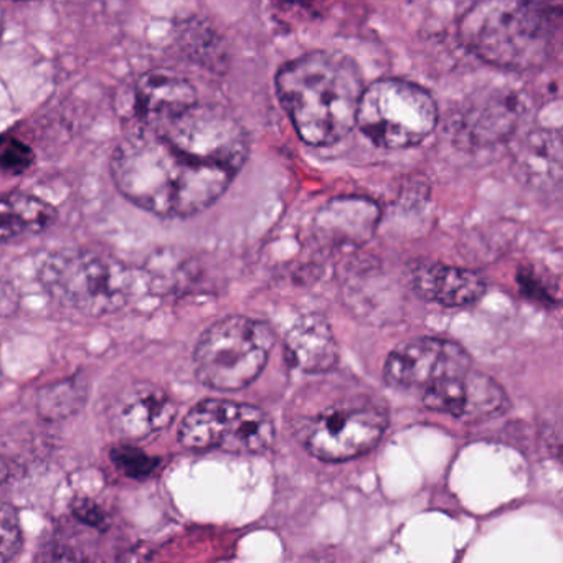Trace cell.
I'll use <instances>...</instances> for the list:
<instances>
[{
    "label": "cell",
    "instance_id": "7402d4cb",
    "mask_svg": "<svg viewBox=\"0 0 563 563\" xmlns=\"http://www.w3.org/2000/svg\"><path fill=\"white\" fill-rule=\"evenodd\" d=\"M536 279H530L529 273H526V275H520V285H522V289L530 288V285H536ZM537 286H539V283H537ZM533 291H536L532 292L533 298L549 299V296H547L542 289L536 288V286H533Z\"/></svg>",
    "mask_w": 563,
    "mask_h": 563
},
{
    "label": "cell",
    "instance_id": "5bb4252c",
    "mask_svg": "<svg viewBox=\"0 0 563 563\" xmlns=\"http://www.w3.org/2000/svg\"><path fill=\"white\" fill-rule=\"evenodd\" d=\"M285 355L289 364L308 374L331 371L338 364L339 347L329 322L321 314L299 319L286 335Z\"/></svg>",
    "mask_w": 563,
    "mask_h": 563
},
{
    "label": "cell",
    "instance_id": "44dd1931",
    "mask_svg": "<svg viewBox=\"0 0 563 563\" xmlns=\"http://www.w3.org/2000/svg\"><path fill=\"white\" fill-rule=\"evenodd\" d=\"M540 15L547 19L550 24H559L562 19L563 0H527Z\"/></svg>",
    "mask_w": 563,
    "mask_h": 563
},
{
    "label": "cell",
    "instance_id": "7a4b0ae2",
    "mask_svg": "<svg viewBox=\"0 0 563 563\" xmlns=\"http://www.w3.org/2000/svg\"><path fill=\"white\" fill-rule=\"evenodd\" d=\"M362 91L361 70L341 54L302 55L276 75L279 101L309 146H332L354 130Z\"/></svg>",
    "mask_w": 563,
    "mask_h": 563
},
{
    "label": "cell",
    "instance_id": "277c9868",
    "mask_svg": "<svg viewBox=\"0 0 563 563\" xmlns=\"http://www.w3.org/2000/svg\"><path fill=\"white\" fill-rule=\"evenodd\" d=\"M273 344L275 334L266 322L245 316L223 318L197 342V378L216 390H242L265 371Z\"/></svg>",
    "mask_w": 563,
    "mask_h": 563
},
{
    "label": "cell",
    "instance_id": "7c38bea8",
    "mask_svg": "<svg viewBox=\"0 0 563 563\" xmlns=\"http://www.w3.org/2000/svg\"><path fill=\"white\" fill-rule=\"evenodd\" d=\"M199 103L197 91L186 78L166 70L141 75L131 93V124L169 120Z\"/></svg>",
    "mask_w": 563,
    "mask_h": 563
},
{
    "label": "cell",
    "instance_id": "e0dca14e",
    "mask_svg": "<svg viewBox=\"0 0 563 563\" xmlns=\"http://www.w3.org/2000/svg\"><path fill=\"white\" fill-rule=\"evenodd\" d=\"M81 404V390L74 382L54 385L41 394V410L48 417H65L77 410Z\"/></svg>",
    "mask_w": 563,
    "mask_h": 563
},
{
    "label": "cell",
    "instance_id": "9a60e30c",
    "mask_svg": "<svg viewBox=\"0 0 563 563\" xmlns=\"http://www.w3.org/2000/svg\"><path fill=\"white\" fill-rule=\"evenodd\" d=\"M378 207L368 199L342 197L324 207L318 217V227L335 242H364L377 225Z\"/></svg>",
    "mask_w": 563,
    "mask_h": 563
},
{
    "label": "cell",
    "instance_id": "8fae6325",
    "mask_svg": "<svg viewBox=\"0 0 563 563\" xmlns=\"http://www.w3.org/2000/svg\"><path fill=\"white\" fill-rule=\"evenodd\" d=\"M177 407L164 388L136 382L123 390L111 411L114 431L128 440H143L173 423Z\"/></svg>",
    "mask_w": 563,
    "mask_h": 563
},
{
    "label": "cell",
    "instance_id": "8992f818",
    "mask_svg": "<svg viewBox=\"0 0 563 563\" xmlns=\"http://www.w3.org/2000/svg\"><path fill=\"white\" fill-rule=\"evenodd\" d=\"M438 124V107L424 88L385 78L362 91L357 126L375 146L407 150L423 143Z\"/></svg>",
    "mask_w": 563,
    "mask_h": 563
},
{
    "label": "cell",
    "instance_id": "cb8c5ba5",
    "mask_svg": "<svg viewBox=\"0 0 563 563\" xmlns=\"http://www.w3.org/2000/svg\"><path fill=\"white\" fill-rule=\"evenodd\" d=\"M291 4H306V2H311V0H288Z\"/></svg>",
    "mask_w": 563,
    "mask_h": 563
},
{
    "label": "cell",
    "instance_id": "9c48e42d",
    "mask_svg": "<svg viewBox=\"0 0 563 563\" xmlns=\"http://www.w3.org/2000/svg\"><path fill=\"white\" fill-rule=\"evenodd\" d=\"M471 357L463 345L448 339H411L395 347L385 362L384 377L391 387L424 390L448 375L470 371Z\"/></svg>",
    "mask_w": 563,
    "mask_h": 563
},
{
    "label": "cell",
    "instance_id": "3957f363",
    "mask_svg": "<svg viewBox=\"0 0 563 563\" xmlns=\"http://www.w3.org/2000/svg\"><path fill=\"white\" fill-rule=\"evenodd\" d=\"M553 27L527 0H479L461 19L460 37L486 64L523 71L549 60Z\"/></svg>",
    "mask_w": 563,
    "mask_h": 563
},
{
    "label": "cell",
    "instance_id": "52a82bcc",
    "mask_svg": "<svg viewBox=\"0 0 563 563\" xmlns=\"http://www.w3.org/2000/svg\"><path fill=\"white\" fill-rule=\"evenodd\" d=\"M179 441L196 451L265 453L275 441V424L262 408L209 398L186 415L180 423Z\"/></svg>",
    "mask_w": 563,
    "mask_h": 563
},
{
    "label": "cell",
    "instance_id": "ba28073f",
    "mask_svg": "<svg viewBox=\"0 0 563 563\" xmlns=\"http://www.w3.org/2000/svg\"><path fill=\"white\" fill-rule=\"evenodd\" d=\"M388 428V413L375 404H341L296 420L302 446L322 461H347L371 451Z\"/></svg>",
    "mask_w": 563,
    "mask_h": 563
},
{
    "label": "cell",
    "instance_id": "ffe728a7",
    "mask_svg": "<svg viewBox=\"0 0 563 563\" xmlns=\"http://www.w3.org/2000/svg\"><path fill=\"white\" fill-rule=\"evenodd\" d=\"M111 460L123 473L131 477H143L153 473L157 460L147 456L143 451L131 446H120L111 453Z\"/></svg>",
    "mask_w": 563,
    "mask_h": 563
},
{
    "label": "cell",
    "instance_id": "5b68a950",
    "mask_svg": "<svg viewBox=\"0 0 563 563\" xmlns=\"http://www.w3.org/2000/svg\"><path fill=\"white\" fill-rule=\"evenodd\" d=\"M42 279L57 301L87 316L123 309L133 283L120 260L93 250L57 253L45 263Z\"/></svg>",
    "mask_w": 563,
    "mask_h": 563
},
{
    "label": "cell",
    "instance_id": "ac0fdd59",
    "mask_svg": "<svg viewBox=\"0 0 563 563\" xmlns=\"http://www.w3.org/2000/svg\"><path fill=\"white\" fill-rule=\"evenodd\" d=\"M34 151L24 141L15 136H0V170L21 176L27 173L34 164Z\"/></svg>",
    "mask_w": 563,
    "mask_h": 563
},
{
    "label": "cell",
    "instance_id": "6da1fadb",
    "mask_svg": "<svg viewBox=\"0 0 563 563\" xmlns=\"http://www.w3.org/2000/svg\"><path fill=\"white\" fill-rule=\"evenodd\" d=\"M246 159L242 124L223 108L196 103L159 123L131 124L111 157V174L134 206L186 219L212 207Z\"/></svg>",
    "mask_w": 563,
    "mask_h": 563
},
{
    "label": "cell",
    "instance_id": "4fadbf2b",
    "mask_svg": "<svg viewBox=\"0 0 563 563\" xmlns=\"http://www.w3.org/2000/svg\"><path fill=\"white\" fill-rule=\"evenodd\" d=\"M413 289L424 301L446 308H463L479 301L486 292V283L471 269L443 263H423L411 275Z\"/></svg>",
    "mask_w": 563,
    "mask_h": 563
},
{
    "label": "cell",
    "instance_id": "d4e9b609",
    "mask_svg": "<svg viewBox=\"0 0 563 563\" xmlns=\"http://www.w3.org/2000/svg\"><path fill=\"white\" fill-rule=\"evenodd\" d=\"M19 2H25V0H19Z\"/></svg>",
    "mask_w": 563,
    "mask_h": 563
},
{
    "label": "cell",
    "instance_id": "30bf717a",
    "mask_svg": "<svg viewBox=\"0 0 563 563\" xmlns=\"http://www.w3.org/2000/svg\"><path fill=\"white\" fill-rule=\"evenodd\" d=\"M423 404L430 410L467 423L499 417L510 407L506 390L489 375L473 371V367L428 385L423 390Z\"/></svg>",
    "mask_w": 563,
    "mask_h": 563
},
{
    "label": "cell",
    "instance_id": "2e32d148",
    "mask_svg": "<svg viewBox=\"0 0 563 563\" xmlns=\"http://www.w3.org/2000/svg\"><path fill=\"white\" fill-rule=\"evenodd\" d=\"M57 220L51 203L27 194L0 196V242L37 235Z\"/></svg>",
    "mask_w": 563,
    "mask_h": 563
},
{
    "label": "cell",
    "instance_id": "603a6c76",
    "mask_svg": "<svg viewBox=\"0 0 563 563\" xmlns=\"http://www.w3.org/2000/svg\"><path fill=\"white\" fill-rule=\"evenodd\" d=\"M2 31H4V14L0 11V35H2Z\"/></svg>",
    "mask_w": 563,
    "mask_h": 563
},
{
    "label": "cell",
    "instance_id": "d6986e66",
    "mask_svg": "<svg viewBox=\"0 0 563 563\" xmlns=\"http://www.w3.org/2000/svg\"><path fill=\"white\" fill-rule=\"evenodd\" d=\"M21 520L14 507L0 503V562L15 559L22 549Z\"/></svg>",
    "mask_w": 563,
    "mask_h": 563
}]
</instances>
